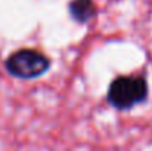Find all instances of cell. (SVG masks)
<instances>
[{
  "mask_svg": "<svg viewBox=\"0 0 152 151\" xmlns=\"http://www.w3.org/2000/svg\"><path fill=\"white\" fill-rule=\"evenodd\" d=\"M149 98V83L145 74H120L114 77L106 91V102L118 111H130Z\"/></svg>",
  "mask_w": 152,
  "mask_h": 151,
  "instance_id": "1",
  "label": "cell"
},
{
  "mask_svg": "<svg viewBox=\"0 0 152 151\" xmlns=\"http://www.w3.org/2000/svg\"><path fill=\"white\" fill-rule=\"evenodd\" d=\"M68 13L77 24H89L98 13L93 0H71L68 3Z\"/></svg>",
  "mask_w": 152,
  "mask_h": 151,
  "instance_id": "3",
  "label": "cell"
},
{
  "mask_svg": "<svg viewBox=\"0 0 152 151\" xmlns=\"http://www.w3.org/2000/svg\"><path fill=\"white\" fill-rule=\"evenodd\" d=\"M3 65L6 73L18 80H34L50 70L52 59L39 49L22 48L9 53Z\"/></svg>",
  "mask_w": 152,
  "mask_h": 151,
  "instance_id": "2",
  "label": "cell"
}]
</instances>
